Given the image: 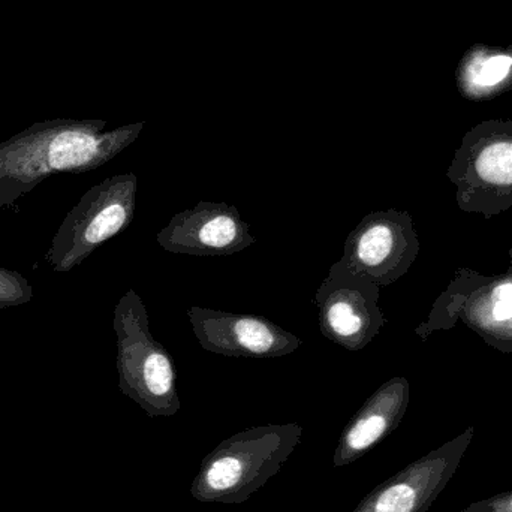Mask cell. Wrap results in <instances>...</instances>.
<instances>
[{
  "label": "cell",
  "mask_w": 512,
  "mask_h": 512,
  "mask_svg": "<svg viewBox=\"0 0 512 512\" xmlns=\"http://www.w3.org/2000/svg\"><path fill=\"white\" fill-rule=\"evenodd\" d=\"M146 123L105 131L98 119H53L0 143V209H11L54 174H83L101 168L128 149Z\"/></svg>",
  "instance_id": "obj_1"
},
{
  "label": "cell",
  "mask_w": 512,
  "mask_h": 512,
  "mask_svg": "<svg viewBox=\"0 0 512 512\" xmlns=\"http://www.w3.org/2000/svg\"><path fill=\"white\" fill-rule=\"evenodd\" d=\"M303 427L271 424L237 433L204 459L192 484L200 502L243 504L282 469L300 444Z\"/></svg>",
  "instance_id": "obj_2"
},
{
  "label": "cell",
  "mask_w": 512,
  "mask_h": 512,
  "mask_svg": "<svg viewBox=\"0 0 512 512\" xmlns=\"http://www.w3.org/2000/svg\"><path fill=\"white\" fill-rule=\"evenodd\" d=\"M119 387L150 417L180 411L173 357L150 331L149 313L140 295L129 289L114 307Z\"/></svg>",
  "instance_id": "obj_3"
},
{
  "label": "cell",
  "mask_w": 512,
  "mask_h": 512,
  "mask_svg": "<svg viewBox=\"0 0 512 512\" xmlns=\"http://www.w3.org/2000/svg\"><path fill=\"white\" fill-rule=\"evenodd\" d=\"M138 179L117 174L92 186L57 228L44 259L54 273H68L99 246L125 231L137 209Z\"/></svg>",
  "instance_id": "obj_4"
},
{
  "label": "cell",
  "mask_w": 512,
  "mask_h": 512,
  "mask_svg": "<svg viewBox=\"0 0 512 512\" xmlns=\"http://www.w3.org/2000/svg\"><path fill=\"white\" fill-rule=\"evenodd\" d=\"M379 286L352 274L342 262L331 265L315 294L322 336L349 352L366 348L385 324Z\"/></svg>",
  "instance_id": "obj_5"
},
{
  "label": "cell",
  "mask_w": 512,
  "mask_h": 512,
  "mask_svg": "<svg viewBox=\"0 0 512 512\" xmlns=\"http://www.w3.org/2000/svg\"><path fill=\"white\" fill-rule=\"evenodd\" d=\"M474 429L430 451L376 487L352 512H427L448 486L469 445Z\"/></svg>",
  "instance_id": "obj_6"
},
{
  "label": "cell",
  "mask_w": 512,
  "mask_h": 512,
  "mask_svg": "<svg viewBox=\"0 0 512 512\" xmlns=\"http://www.w3.org/2000/svg\"><path fill=\"white\" fill-rule=\"evenodd\" d=\"M415 252L417 242L408 215L394 210L373 212L349 234L340 262L355 276L385 286L408 270Z\"/></svg>",
  "instance_id": "obj_7"
},
{
  "label": "cell",
  "mask_w": 512,
  "mask_h": 512,
  "mask_svg": "<svg viewBox=\"0 0 512 512\" xmlns=\"http://www.w3.org/2000/svg\"><path fill=\"white\" fill-rule=\"evenodd\" d=\"M204 351L236 358H277L297 351L303 340L258 315H237L192 306L188 309Z\"/></svg>",
  "instance_id": "obj_8"
},
{
  "label": "cell",
  "mask_w": 512,
  "mask_h": 512,
  "mask_svg": "<svg viewBox=\"0 0 512 512\" xmlns=\"http://www.w3.org/2000/svg\"><path fill=\"white\" fill-rule=\"evenodd\" d=\"M156 240L164 251L191 256L239 254L256 243L236 207L209 201L177 213Z\"/></svg>",
  "instance_id": "obj_9"
},
{
  "label": "cell",
  "mask_w": 512,
  "mask_h": 512,
  "mask_svg": "<svg viewBox=\"0 0 512 512\" xmlns=\"http://www.w3.org/2000/svg\"><path fill=\"white\" fill-rule=\"evenodd\" d=\"M408 403L406 379L394 378L382 385L343 430L334 453V466L340 468L357 462L370 448L391 435L399 427Z\"/></svg>",
  "instance_id": "obj_10"
},
{
  "label": "cell",
  "mask_w": 512,
  "mask_h": 512,
  "mask_svg": "<svg viewBox=\"0 0 512 512\" xmlns=\"http://www.w3.org/2000/svg\"><path fill=\"white\" fill-rule=\"evenodd\" d=\"M456 77L466 98L484 99L504 92L512 86V44L474 45L460 60Z\"/></svg>",
  "instance_id": "obj_11"
},
{
  "label": "cell",
  "mask_w": 512,
  "mask_h": 512,
  "mask_svg": "<svg viewBox=\"0 0 512 512\" xmlns=\"http://www.w3.org/2000/svg\"><path fill=\"white\" fill-rule=\"evenodd\" d=\"M480 176L496 185H512V141L492 144L478 161Z\"/></svg>",
  "instance_id": "obj_12"
},
{
  "label": "cell",
  "mask_w": 512,
  "mask_h": 512,
  "mask_svg": "<svg viewBox=\"0 0 512 512\" xmlns=\"http://www.w3.org/2000/svg\"><path fill=\"white\" fill-rule=\"evenodd\" d=\"M35 297L29 280L15 270L0 267V309L23 306Z\"/></svg>",
  "instance_id": "obj_13"
},
{
  "label": "cell",
  "mask_w": 512,
  "mask_h": 512,
  "mask_svg": "<svg viewBox=\"0 0 512 512\" xmlns=\"http://www.w3.org/2000/svg\"><path fill=\"white\" fill-rule=\"evenodd\" d=\"M459 512H512V490L498 493L483 501L472 502Z\"/></svg>",
  "instance_id": "obj_14"
},
{
  "label": "cell",
  "mask_w": 512,
  "mask_h": 512,
  "mask_svg": "<svg viewBox=\"0 0 512 512\" xmlns=\"http://www.w3.org/2000/svg\"><path fill=\"white\" fill-rule=\"evenodd\" d=\"M492 315L496 321H508L512 318V283H504L496 289Z\"/></svg>",
  "instance_id": "obj_15"
}]
</instances>
